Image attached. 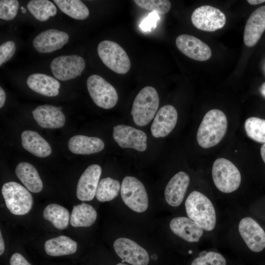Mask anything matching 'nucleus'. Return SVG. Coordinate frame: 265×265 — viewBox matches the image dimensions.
<instances>
[{
  "label": "nucleus",
  "mask_w": 265,
  "mask_h": 265,
  "mask_svg": "<svg viewBox=\"0 0 265 265\" xmlns=\"http://www.w3.org/2000/svg\"><path fill=\"white\" fill-rule=\"evenodd\" d=\"M133 1L140 8L160 14L167 13L171 7L170 1L167 0H134Z\"/></svg>",
  "instance_id": "473e14b6"
},
{
  "label": "nucleus",
  "mask_w": 265,
  "mask_h": 265,
  "mask_svg": "<svg viewBox=\"0 0 265 265\" xmlns=\"http://www.w3.org/2000/svg\"><path fill=\"white\" fill-rule=\"evenodd\" d=\"M43 217L59 230H64L68 227L70 218L68 211L56 204L47 206L43 211Z\"/></svg>",
  "instance_id": "cd10ccee"
},
{
  "label": "nucleus",
  "mask_w": 265,
  "mask_h": 265,
  "mask_svg": "<svg viewBox=\"0 0 265 265\" xmlns=\"http://www.w3.org/2000/svg\"><path fill=\"white\" fill-rule=\"evenodd\" d=\"M244 129L249 138L257 142L265 143V119L251 117L245 121Z\"/></svg>",
  "instance_id": "2f4dec72"
},
{
  "label": "nucleus",
  "mask_w": 265,
  "mask_h": 265,
  "mask_svg": "<svg viewBox=\"0 0 265 265\" xmlns=\"http://www.w3.org/2000/svg\"><path fill=\"white\" fill-rule=\"evenodd\" d=\"M44 247L49 256H61L75 253L77 250V243L69 237L59 236L46 241Z\"/></svg>",
  "instance_id": "a878e982"
},
{
  "label": "nucleus",
  "mask_w": 265,
  "mask_h": 265,
  "mask_svg": "<svg viewBox=\"0 0 265 265\" xmlns=\"http://www.w3.org/2000/svg\"><path fill=\"white\" fill-rule=\"evenodd\" d=\"M238 231L247 247L255 252L265 248V232L253 219L246 217L240 221Z\"/></svg>",
  "instance_id": "ddd939ff"
},
{
  "label": "nucleus",
  "mask_w": 265,
  "mask_h": 265,
  "mask_svg": "<svg viewBox=\"0 0 265 265\" xmlns=\"http://www.w3.org/2000/svg\"><path fill=\"white\" fill-rule=\"evenodd\" d=\"M212 177L215 186L224 193L236 190L241 183V175L238 168L229 160L216 159L212 168Z\"/></svg>",
  "instance_id": "20e7f679"
},
{
  "label": "nucleus",
  "mask_w": 265,
  "mask_h": 265,
  "mask_svg": "<svg viewBox=\"0 0 265 265\" xmlns=\"http://www.w3.org/2000/svg\"><path fill=\"white\" fill-rule=\"evenodd\" d=\"M114 250L118 256L132 265H147L149 257L147 251L134 241L125 238L116 239L114 243Z\"/></svg>",
  "instance_id": "9b49d317"
},
{
  "label": "nucleus",
  "mask_w": 265,
  "mask_h": 265,
  "mask_svg": "<svg viewBox=\"0 0 265 265\" xmlns=\"http://www.w3.org/2000/svg\"><path fill=\"white\" fill-rule=\"evenodd\" d=\"M5 250V244L2 237L1 231L0 232V255H1Z\"/></svg>",
  "instance_id": "ea45409f"
},
{
  "label": "nucleus",
  "mask_w": 265,
  "mask_h": 265,
  "mask_svg": "<svg viewBox=\"0 0 265 265\" xmlns=\"http://www.w3.org/2000/svg\"><path fill=\"white\" fill-rule=\"evenodd\" d=\"M261 155L262 158L265 163V143H264L261 147Z\"/></svg>",
  "instance_id": "79ce46f5"
},
{
  "label": "nucleus",
  "mask_w": 265,
  "mask_h": 265,
  "mask_svg": "<svg viewBox=\"0 0 265 265\" xmlns=\"http://www.w3.org/2000/svg\"><path fill=\"white\" fill-rule=\"evenodd\" d=\"M261 92H262V94L264 96H265V82H264L262 84V87H261Z\"/></svg>",
  "instance_id": "37998d69"
},
{
  "label": "nucleus",
  "mask_w": 265,
  "mask_h": 265,
  "mask_svg": "<svg viewBox=\"0 0 265 265\" xmlns=\"http://www.w3.org/2000/svg\"><path fill=\"white\" fill-rule=\"evenodd\" d=\"M61 108V107L50 105H43L35 108L32 113L34 120L40 127L57 129L62 127L65 122V117Z\"/></svg>",
  "instance_id": "a211bd4d"
},
{
  "label": "nucleus",
  "mask_w": 265,
  "mask_h": 265,
  "mask_svg": "<svg viewBox=\"0 0 265 265\" xmlns=\"http://www.w3.org/2000/svg\"><path fill=\"white\" fill-rule=\"evenodd\" d=\"M185 207L190 219L207 231L212 230L216 224V213L210 200L203 193L193 191L188 196Z\"/></svg>",
  "instance_id": "f03ea898"
},
{
  "label": "nucleus",
  "mask_w": 265,
  "mask_h": 265,
  "mask_svg": "<svg viewBox=\"0 0 265 265\" xmlns=\"http://www.w3.org/2000/svg\"><path fill=\"white\" fill-rule=\"evenodd\" d=\"M29 12L38 20L44 22L57 13L55 5L48 0H31L27 4Z\"/></svg>",
  "instance_id": "c756f323"
},
{
  "label": "nucleus",
  "mask_w": 265,
  "mask_h": 265,
  "mask_svg": "<svg viewBox=\"0 0 265 265\" xmlns=\"http://www.w3.org/2000/svg\"><path fill=\"white\" fill-rule=\"evenodd\" d=\"M97 52L104 64L113 72L125 74L129 71L130 59L124 49L116 42L109 40L101 42Z\"/></svg>",
  "instance_id": "423d86ee"
},
{
  "label": "nucleus",
  "mask_w": 265,
  "mask_h": 265,
  "mask_svg": "<svg viewBox=\"0 0 265 265\" xmlns=\"http://www.w3.org/2000/svg\"><path fill=\"white\" fill-rule=\"evenodd\" d=\"M6 95L3 89L0 87V107L1 108L4 105Z\"/></svg>",
  "instance_id": "58836bf2"
},
{
  "label": "nucleus",
  "mask_w": 265,
  "mask_h": 265,
  "mask_svg": "<svg viewBox=\"0 0 265 265\" xmlns=\"http://www.w3.org/2000/svg\"><path fill=\"white\" fill-rule=\"evenodd\" d=\"M17 177L26 189L33 193L40 192L43 187L42 181L35 167L28 162L19 163L15 169Z\"/></svg>",
  "instance_id": "393cba45"
},
{
  "label": "nucleus",
  "mask_w": 265,
  "mask_h": 265,
  "mask_svg": "<svg viewBox=\"0 0 265 265\" xmlns=\"http://www.w3.org/2000/svg\"><path fill=\"white\" fill-rule=\"evenodd\" d=\"M250 4L257 5L265 1V0H248L247 1Z\"/></svg>",
  "instance_id": "a19ab883"
},
{
  "label": "nucleus",
  "mask_w": 265,
  "mask_h": 265,
  "mask_svg": "<svg viewBox=\"0 0 265 265\" xmlns=\"http://www.w3.org/2000/svg\"><path fill=\"white\" fill-rule=\"evenodd\" d=\"M85 67L83 58L75 54L56 57L50 64L53 76L61 81L72 80L80 76Z\"/></svg>",
  "instance_id": "9d476101"
},
{
  "label": "nucleus",
  "mask_w": 265,
  "mask_h": 265,
  "mask_svg": "<svg viewBox=\"0 0 265 265\" xmlns=\"http://www.w3.org/2000/svg\"><path fill=\"white\" fill-rule=\"evenodd\" d=\"M97 216V212L92 206L82 203L73 206L70 223L74 227H88L95 222Z\"/></svg>",
  "instance_id": "bb28decb"
},
{
  "label": "nucleus",
  "mask_w": 265,
  "mask_h": 265,
  "mask_svg": "<svg viewBox=\"0 0 265 265\" xmlns=\"http://www.w3.org/2000/svg\"><path fill=\"white\" fill-rule=\"evenodd\" d=\"M169 227L174 234L189 242H198L203 234V229L197 223L186 217L173 218Z\"/></svg>",
  "instance_id": "412c9836"
},
{
  "label": "nucleus",
  "mask_w": 265,
  "mask_h": 265,
  "mask_svg": "<svg viewBox=\"0 0 265 265\" xmlns=\"http://www.w3.org/2000/svg\"><path fill=\"white\" fill-rule=\"evenodd\" d=\"M116 265H126L125 264H123V263H118Z\"/></svg>",
  "instance_id": "a18cd8bd"
},
{
  "label": "nucleus",
  "mask_w": 265,
  "mask_h": 265,
  "mask_svg": "<svg viewBox=\"0 0 265 265\" xmlns=\"http://www.w3.org/2000/svg\"><path fill=\"white\" fill-rule=\"evenodd\" d=\"M178 118L176 108L167 105L157 111L152 124L151 131L153 136L163 137L168 135L175 128Z\"/></svg>",
  "instance_id": "f3484780"
},
{
  "label": "nucleus",
  "mask_w": 265,
  "mask_h": 265,
  "mask_svg": "<svg viewBox=\"0 0 265 265\" xmlns=\"http://www.w3.org/2000/svg\"><path fill=\"white\" fill-rule=\"evenodd\" d=\"M21 139L23 148L37 157L45 158L52 153L49 143L36 132L24 131L21 134Z\"/></svg>",
  "instance_id": "b1692460"
},
{
  "label": "nucleus",
  "mask_w": 265,
  "mask_h": 265,
  "mask_svg": "<svg viewBox=\"0 0 265 265\" xmlns=\"http://www.w3.org/2000/svg\"><path fill=\"white\" fill-rule=\"evenodd\" d=\"M120 193L124 203L132 211L142 212L147 209L148 195L143 184L137 178L132 176L124 178Z\"/></svg>",
  "instance_id": "0eeeda50"
},
{
  "label": "nucleus",
  "mask_w": 265,
  "mask_h": 265,
  "mask_svg": "<svg viewBox=\"0 0 265 265\" xmlns=\"http://www.w3.org/2000/svg\"><path fill=\"white\" fill-rule=\"evenodd\" d=\"M159 19V17L156 12H153L150 13L141 22L140 26L144 31H151V29L156 26V21Z\"/></svg>",
  "instance_id": "e433bc0d"
},
{
  "label": "nucleus",
  "mask_w": 265,
  "mask_h": 265,
  "mask_svg": "<svg viewBox=\"0 0 265 265\" xmlns=\"http://www.w3.org/2000/svg\"><path fill=\"white\" fill-rule=\"evenodd\" d=\"M21 9H22V12L23 13H25L26 12V9L24 8L23 7H21Z\"/></svg>",
  "instance_id": "c03bdc74"
},
{
  "label": "nucleus",
  "mask_w": 265,
  "mask_h": 265,
  "mask_svg": "<svg viewBox=\"0 0 265 265\" xmlns=\"http://www.w3.org/2000/svg\"><path fill=\"white\" fill-rule=\"evenodd\" d=\"M26 83L28 87L34 92L47 97H54L58 95L60 82L53 77L41 73L29 75Z\"/></svg>",
  "instance_id": "4be33fe9"
},
{
  "label": "nucleus",
  "mask_w": 265,
  "mask_h": 265,
  "mask_svg": "<svg viewBox=\"0 0 265 265\" xmlns=\"http://www.w3.org/2000/svg\"><path fill=\"white\" fill-rule=\"evenodd\" d=\"M19 7V3L16 0H0V18L10 21L17 15Z\"/></svg>",
  "instance_id": "f704fd0d"
},
{
  "label": "nucleus",
  "mask_w": 265,
  "mask_h": 265,
  "mask_svg": "<svg viewBox=\"0 0 265 265\" xmlns=\"http://www.w3.org/2000/svg\"><path fill=\"white\" fill-rule=\"evenodd\" d=\"M53 2L63 13L79 20L86 19L89 15L87 7L79 0H54Z\"/></svg>",
  "instance_id": "c85d7f7f"
},
{
  "label": "nucleus",
  "mask_w": 265,
  "mask_h": 265,
  "mask_svg": "<svg viewBox=\"0 0 265 265\" xmlns=\"http://www.w3.org/2000/svg\"><path fill=\"white\" fill-rule=\"evenodd\" d=\"M190 182L189 175L184 171L176 173L166 186L164 196L166 201L172 207L182 203Z\"/></svg>",
  "instance_id": "aec40b11"
},
{
  "label": "nucleus",
  "mask_w": 265,
  "mask_h": 265,
  "mask_svg": "<svg viewBox=\"0 0 265 265\" xmlns=\"http://www.w3.org/2000/svg\"><path fill=\"white\" fill-rule=\"evenodd\" d=\"M10 265H31L21 254H13L10 259Z\"/></svg>",
  "instance_id": "4c0bfd02"
},
{
  "label": "nucleus",
  "mask_w": 265,
  "mask_h": 265,
  "mask_svg": "<svg viewBox=\"0 0 265 265\" xmlns=\"http://www.w3.org/2000/svg\"><path fill=\"white\" fill-rule=\"evenodd\" d=\"M120 189L118 181L110 177L105 178L99 182L95 196L99 201H109L118 196Z\"/></svg>",
  "instance_id": "7c9ffc66"
},
{
  "label": "nucleus",
  "mask_w": 265,
  "mask_h": 265,
  "mask_svg": "<svg viewBox=\"0 0 265 265\" xmlns=\"http://www.w3.org/2000/svg\"><path fill=\"white\" fill-rule=\"evenodd\" d=\"M176 45L183 53L197 61H206L212 56L209 46L192 35L186 34L179 35L176 39Z\"/></svg>",
  "instance_id": "4468645a"
},
{
  "label": "nucleus",
  "mask_w": 265,
  "mask_h": 265,
  "mask_svg": "<svg viewBox=\"0 0 265 265\" xmlns=\"http://www.w3.org/2000/svg\"><path fill=\"white\" fill-rule=\"evenodd\" d=\"M191 265H226V261L220 254L213 252H202Z\"/></svg>",
  "instance_id": "72a5a7b5"
},
{
  "label": "nucleus",
  "mask_w": 265,
  "mask_h": 265,
  "mask_svg": "<svg viewBox=\"0 0 265 265\" xmlns=\"http://www.w3.org/2000/svg\"><path fill=\"white\" fill-rule=\"evenodd\" d=\"M191 20L197 28L212 32L222 28L226 24V18L219 9L210 5H203L193 11Z\"/></svg>",
  "instance_id": "1a4fd4ad"
},
{
  "label": "nucleus",
  "mask_w": 265,
  "mask_h": 265,
  "mask_svg": "<svg viewBox=\"0 0 265 265\" xmlns=\"http://www.w3.org/2000/svg\"><path fill=\"white\" fill-rule=\"evenodd\" d=\"M102 169L94 164L89 166L80 177L77 186V198L82 201L92 200L96 195Z\"/></svg>",
  "instance_id": "2eb2a0df"
},
{
  "label": "nucleus",
  "mask_w": 265,
  "mask_h": 265,
  "mask_svg": "<svg viewBox=\"0 0 265 265\" xmlns=\"http://www.w3.org/2000/svg\"><path fill=\"white\" fill-rule=\"evenodd\" d=\"M86 84L89 94L97 106L110 109L116 105L118 99L117 91L103 78L92 75L87 79Z\"/></svg>",
  "instance_id": "6e6552de"
},
{
  "label": "nucleus",
  "mask_w": 265,
  "mask_h": 265,
  "mask_svg": "<svg viewBox=\"0 0 265 265\" xmlns=\"http://www.w3.org/2000/svg\"><path fill=\"white\" fill-rule=\"evenodd\" d=\"M265 30V5L255 10L248 18L244 28L243 41L249 47L254 46Z\"/></svg>",
  "instance_id": "6ab92c4d"
},
{
  "label": "nucleus",
  "mask_w": 265,
  "mask_h": 265,
  "mask_svg": "<svg viewBox=\"0 0 265 265\" xmlns=\"http://www.w3.org/2000/svg\"><path fill=\"white\" fill-rule=\"evenodd\" d=\"M69 41L68 34L56 29L43 31L33 41L36 51L40 53H50L62 48Z\"/></svg>",
  "instance_id": "dca6fc26"
},
{
  "label": "nucleus",
  "mask_w": 265,
  "mask_h": 265,
  "mask_svg": "<svg viewBox=\"0 0 265 265\" xmlns=\"http://www.w3.org/2000/svg\"><path fill=\"white\" fill-rule=\"evenodd\" d=\"M227 119L225 113L218 109L208 111L204 116L197 133L198 144L209 148L218 144L227 130Z\"/></svg>",
  "instance_id": "f257e3e1"
},
{
  "label": "nucleus",
  "mask_w": 265,
  "mask_h": 265,
  "mask_svg": "<svg viewBox=\"0 0 265 265\" xmlns=\"http://www.w3.org/2000/svg\"><path fill=\"white\" fill-rule=\"evenodd\" d=\"M16 51V45L13 41H7L0 46V66L9 60Z\"/></svg>",
  "instance_id": "c9c22d12"
},
{
  "label": "nucleus",
  "mask_w": 265,
  "mask_h": 265,
  "mask_svg": "<svg viewBox=\"0 0 265 265\" xmlns=\"http://www.w3.org/2000/svg\"><path fill=\"white\" fill-rule=\"evenodd\" d=\"M1 193L7 208L14 215H22L29 212L33 205V198L25 187L15 182L5 183Z\"/></svg>",
  "instance_id": "39448f33"
},
{
  "label": "nucleus",
  "mask_w": 265,
  "mask_h": 265,
  "mask_svg": "<svg viewBox=\"0 0 265 265\" xmlns=\"http://www.w3.org/2000/svg\"><path fill=\"white\" fill-rule=\"evenodd\" d=\"M159 99L155 88L147 86L136 96L132 104L131 114L135 124L144 126L155 117L159 106Z\"/></svg>",
  "instance_id": "7ed1b4c3"
},
{
  "label": "nucleus",
  "mask_w": 265,
  "mask_h": 265,
  "mask_svg": "<svg viewBox=\"0 0 265 265\" xmlns=\"http://www.w3.org/2000/svg\"><path fill=\"white\" fill-rule=\"evenodd\" d=\"M113 137L121 148H132L140 152L147 149L146 134L132 127L124 125L114 126Z\"/></svg>",
  "instance_id": "f8f14e48"
},
{
  "label": "nucleus",
  "mask_w": 265,
  "mask_h": 265,
  "mask_svg": "<svg viewBox=\"0 0 265 265\" xmlns=\"http://www.w3.org/2000/svg\"><path fill=\"white\" fill-rule=\"evenodd\" d=\"M105 147L104 142L97 137L77 135L70 138L68 141L69 150L74 154L89 155L102 151Z\"/></svg>",
  "instance_id": "5701e85b"
}]
</instances>
